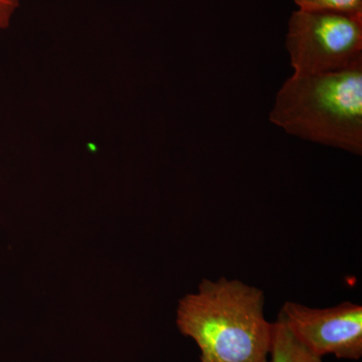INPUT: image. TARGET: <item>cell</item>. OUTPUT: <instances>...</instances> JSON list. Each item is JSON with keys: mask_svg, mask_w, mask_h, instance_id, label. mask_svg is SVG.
<instances>
[{"mask_svg": "<svg viewBox=\"0 0 362 362\" xmlns=\"http://www.w3.org/2000/svg\"><path fill=\"white\" fill-rule=\"evenodd\" d=\"M176 325L197 343L202 362H268L273 322L265 294L242 281L204 279L180 300Z\"/></svg>", "mask_w": 362, "mask_h": 362, "instance_id": "cell-1", "label": "cell"}, {"mask_svg": "<svg viewBox=\"0 0 362 362\" xmlns=\"http://www.w3.org/2000/svg\"><path fill=\"white\" fill-rule=\"evenodd\" d=\"M270 121L296 137L361 156L362 66L293 74L279 90Z\"/></svg>", "mask_w": 362, "mask_h": 362, "instance_id": "cell-2", "label": "cell"}, {"mask_svg": "<svg viewBox=\"0 0 362 362\" xmlns=\"http://www.w3.org/2000/svg\"><path fill=\"white\" fill-rule=\"evenodd\" d=\"M286 49L295 74L337 73L362 66V16L334 11L292 13Z\"/></svg>", "mask_w": 362, "mask_h": 362, "instance_id": "cell-3", "label": "cell"}, {"mask_svg": "<svg viewBox=\"0 0 362 362\" xmlns=\"http://www.w3.org/2000/svg\"><path fill=\"white\" fill-rule=\"evenodd\" d=\"M278 317L316 356L347 361L362 357L361 305L346 301L328 308H311L288 301Z\"/></svg>", "mask_w": 362, "mask_h": 362, "instance_id": "cell-4", "label": "cell"}, {"mask_svg": "<svg viewBox=\"0 0 362 362\" xmlns=\"http://www.w3.org/2000/svg\"><path fill=\"white\" fill-rule=\"evenodd\" d=\"M268 362H323L322 357L307 349L279 318L273 322Z\"/></svg>", "mask_w": 362, "mask_h": 362, "instance_id": "cell-5", "label": "cell"}, {"mask_svg": "<svg viewBox=\"0 0 362 362\" xmlns=\"http://www.w3.org/2000/svg\"><path fill=\"white\" fill-rule=\"evenodd\" d=\"M303 11H334L362 16V0H294Z\"/></svg>", "mask_w": 362, "mask_h": 362, "instance_id": "cell-6", "label": "cell"}, {"mask_svg": "<svg viewBox=\"0 0 362 362\" xmlns=\"http://www.w3.org/2000/svg\"><path fill=\"white\" fill-rule=\"evenodd\" d=\"M21 0H0V30H4L11 23Z\"/></svg>", "mask_w": 362, "mask_h": 362, "instance_id": "cell-7", "label": "cell"}]
</instances>
